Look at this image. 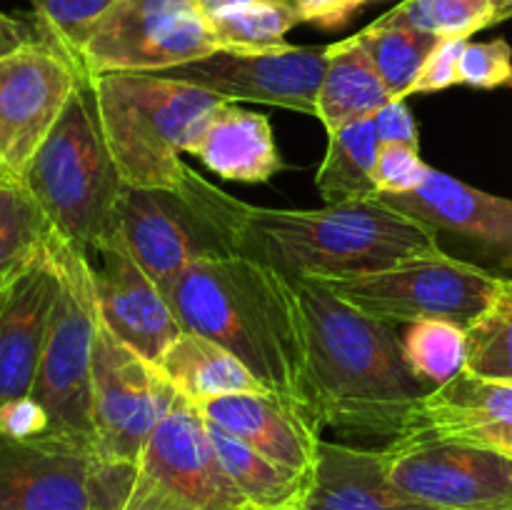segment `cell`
Listing matches in <instances>:
<instances>
[{"instance_id":"cell-1","label":"cell","mask_w":512,"mask_h":510,"mask_svg":"<svg viewBox=\"0 0 512 510\" xmlns=\"http://www.w3.org/2000/svg\"><path fill=\"white\" fill-rule=\"evenodd\" d=\"M308 345V408L320 428L360 443H393L433 390L405 360L393 323L340 300L325 283L293 278Z\"/></svg>"},{"instance_id":"cell-2","label":"cell","mask_w":512,"mask_h":510,"mask_svg":"<svg viewBox=\"0 0 512 510\" xmlns=\"http://www.w3.org/2000/svg\"><path fill=\"white\" fill-rule=\"evenodd\" d=\"M163 293L183 330L215 340L265 390L308 408V345L293 278L238 253L185 265Z\"/></svg>"},{"instance_id":"cell-3","label":"cell","mask_w":512,"mask_h":510,"mask_svg":"<svg viewBox=\"0 0 512 510\" xmlns=\"http://www.w3.org/2000/svg\"><path fill=\"white\" fill-rule=\"evenodd\" d=\"M435 253L433 233L380 198L318 210L250 205L243 235V255L288 278H348Z\"/></svg>"},{"instance_id":"cell-4","label":"cell","mask_w":512,"mask_h":510,"mask_svg":"<svg viewBox=\"0 0 512 510\" xmlns=\"http://www.w3.org/2000/svg\"><path fill=\"white\" fill-rule=\"evenodd\" d=\"M105 143L125 185L175 188L190 165L180 153L200 138L220 95L160 73H110L90 80Z\"/></svg>"},{"instance_id":"cell-5","label":"cell","mask_w":512,"mask_h":510,"mask_svg":"<svg viewBox=\"0 0 512 510\" xmlns=\"http://www.w3.org/2000/svg\"><path fill=\"white\" fill-rule=\"evenodd\" d=\"M23 185L70 245L90 255L110 240L125 183L105 143L90 78L80 80L30 160Z\"/></svg>"},{"instance_id":"cell-6","label":"cell","mask_w":512,"mask_h":510,"mask_svg":"<svg viewBox=\"0 0 512 510\" xmlns=\"http://www.w3.org/2000/svg\"><path fill=\"white\" fill-rule=\"evenodd\" d=\"M250 205L188 170L175 188L125 185L110 240L163 288L185 265L243 253ZM108 240V243H110Z\"/></svg>"},{"instance_id":"cell-7","label":"cell","mask_w":512,"mask_h":510,"mask_svg":"<svg viewBox=\"0 0 512 510\" xmlns=\"http://www.w3.org/2000/svg\"><path fill=\"white\" fill-rule=\"evenodd\" d=\"M60 290L50 313L43 355L30 395L45 408L50 430L45 438L73 445L95 458L93 358L98 338V300L90 255L53 230L50 235Z\"/></svg>"},{"instance_id":"cell-8","label":"cell","mask_w":512,"mask_h":510,"mask_svg":"<svg viewBox=\"0 0 512 510\" xmlns=\"http://www.w3.org/2000/svg\"><path fill=\"white\" fill-rule=\"evenodd\" d=\"M505 278L448 253L415 255L390 268L320 280L340 300L385 323L438 318L470 328L488 310Z\"/></svg>"},{"instance_id":"cell-9","label":"cell","mask_w":512,"mask_h":510,"mask_svg":"<svg viewBox=\"0 0 512 510\" xmlns=\"http://www.w3.org/2000/svg\"><path fill=\"white\" fill-rule=\"evenodd\" d=\"M223 50L198 0H113L78 48L85 78L165 73Z\"/></svg>"},{"instance_id":"cell-10","label":"cell","mask_w":512,"mask_h":510,"mask_svg":"<svg viewBox=\"0 0 512 510\" xmlns=\"http://www.w3.org/2000/svg\"><path fill=\"white\" fill-rule=\"evenodd\" d=\"M178 390L160 368L98 325L93 358L95 460L135 463Z\"/></svg>"},{"instance_id":"cell-11","label":"cell","mask_w":512,"mask_h":510,"mask_svg":"<svg viewBox=\"0 0 512 510\" xmlns=\"http://www.w3.org/2000/svg\"><path fill=\"white\" fill-rule=\"evenodd\" d=\"M83 78L78 63L43 33L0 58V160L10 178L23 183Z\"/></svg>"},{"instance_id":"cell-12","label":"cell","mask_w":512,"mask_h":510,"mask_svg":"<svg viewBox=\"0 0 512 510\" xmlns=\"http://www.w3.org/2000/svg\"><path fill=\"white\" fill-rule=\"evenodd\" d=\"M390 478L440 510H512V458L445 440L385 445Z\"/></svg>"},{"instance_id":"cell-13","label":"cell","mask_w":512,"mask_h":510,"mask_svg":"<svg viewBox=\"0 0 512 510\" xmlns=\"http://www.w3.org/2000/svg\"><path fill=\"white\" fill-rule=\"evenodd\" d=\"M328 48L278 45L265 50H218L160 75L200 85L228 103H263L315 115Z\"/></svg>"},{"instance_id":"cell-14","label":"cell","mask_w":512,"mask_h":510,"mask_svg":"<svg viewBox=\"0 0 512 510\" xmlns=\"http://www.w3.org/2000/svg\"><path fill=\"white\" fill-rule=\"evenodd\" d=\"M138 465L195 510H258L220 463L205 415L183 395L155 425Z\"/></svg>"},{"instance_id":"cell-15","label":"cell","mask_w":512,"mask_h":510,"mask_svg":"<svg viewBox=\"0 0 512 510\" xmlns=\"http://www.w3.org/2000/svg\"><path fill=\"white\" fill-rule=\"evenodd\" d=\"M375 198L425 225L440 250L448 240H455L488 263L512 270L510 198L485 193L435 168L410 193H380Z\"/></svg>"},{"instance_id":"cell-16","label":"cell","mask_w":512,"mask_h":510,"mask_svg":"<svg viewBox=\"0 0 512 510\" xmlns=\"http://www.w3.org/2000/svg\"><path fill=\"white\" fill-rule=\"evenodd\" d=\"M93 288L100 323L118 340L158 365L165 350L185 333L163 288L118 243L100 245Z\"/></svg>"},{"instance_id":"cell-17","label":"cell","mask_w":512,"mask_h":510,"mask_svg":"<svg viewBox=\"0 0 512 510\" xmlns=\"http://www.w3.org/2000/svg\"><path fill=\"white\" fill-rule=\"evenodd\" d=\"M405 440H445L498 450L512 458V383L485 380L463 370L415 403Z\"/></svg>"},{"instance_id":"cell-18","label":"cell","mask_w":512,"mask_h":510,"mask_svg":"<svg viewBox=\"0 0 512 510\" xmlns=\"http://www.w3.org/2000/svg\"><path fill=\"white\" fill-rule=\"evenodd\" d=\"M58 290L60 273L48 238L0 288V403L33 390Z\"/></svg>"},{"instance_id":"cell-19","label":"cell","mask_w":512,"mask_h":510,"mask_svg":"<svg viewBox=\"0 0 512 510\" xmlns=\"http://www.w3.org/2000/svg\"><path fill=\"white\" fill-rule=\"evenodd\" d=\"M95 458L50 438H0V510H93Z\"/></svg>"},{"instance_id":"cell-20","label":"cell","mask_w":512,"mask_h":510,"mask_svg":"<svg viewBox=\"0 0 512 510\" xmlns=\"http://www.w3.org/2000/svg\"><path fill=\"white\" fill-rule=\"evenodd\" d=\"M200 413L288 468L313 473L320 425L305 405L275 393H235L198 403Z\"/></svg>"},{"instance_id":"cell-21","label":"cell","mask_w":512,"mask_h":510,"mask_svg":"<svg viewBox=\"0 0 512 510\" xmlns=\"http://www.w3.org/2000/svg\"><path fill=\"white\" fill-rule=\"evenodd\" d=\"M303 510H440L415 500L390 478L388 450L320 440Z\"/></svg>"},{"instance_id":"cell-22","label":"cell","mask_w":512,"mask_h":510,"mask_svg":"<svg viewBox=\"0 0 512 510\" xmlns=\"http://www.w3.org/2000/svg\"><path fill=\"white\" fill-rule=\"evenodd\" d=\"M188 153L203 160L215 175L235 183H268L283 170L270 120L228 100L215 110Z\"/></svg>"},{"instance_id":"cell-23","label":"cell","mask_w":512,"mask_h":510,"mask_svg":"<svg viewBox=\"0 0 512 510\" xmlns=\"http://www.w3.org/2000/svg\"><path fill=\"white\" fill-rule=\"evenodd\" d=\"M393 100V93L358 40L345 38L328 45V65L315 100V118L325 125L328 135L375 118Z\"/></svg>"},{"instance_id":"cell-24","label":"cell","mask_w":512,"mask_h":510,"mask_svg":"<svg viewBox=\"0 0 512 510\" xmlns=\"http://www.w3.org/2000/svg\"><path fill=\"white\" fill-rule=\"evenodd\" d=\"M158 368L178 395L195 405L235 393H270L230 350L190 330L165 350Z\"/></svg>"},{"instance_id":"cell-25","label":"cell","mask_w":512,"mask_h":510,"mask_svg":"<svg viewBox=\"0 0 512 510\" xmlns=\"http://www.w3.org/2000/svg\"><path fill=\"white\" fill-rule=\"evenodd\" d=\"M208 420V418H205ZM208 433L218 458L240 493L258 510H298L313 485V473L288 468L243 443L233 433L208 420Z\"/></svg>"},{"instance_id":"cell-26","label":"cell","mask_w":512,"mask_h":510,"mask_svg":"<svg viewBox=\"0 0 512 510\" xmlns=\"http://www.w3.org/2000/svg\"><path fill=\"white\" fill-rule=\"evenodd\" d=\"M378 145L375 118H365L328 135V150L315 175V188L325 205L358 203L378 195L373 175Z\"/></svg>"},{"instance_id":"cell-27","label":"cell","mask_w":512,"mask_h":510,"mask_svg":"<svg viewBox=\"0 0 512 510\" xmlns=\"http://www.w3.org/2000/svg\"><path fill=\"white\" fill-rule=\"evenodd\" d=\"M223 50L285 45V33L303 23L288 0H198Z\"/></svg>"},{"instance_id":"cell-28","label":"cell","mask_w":512,"mask_h":510,"mask_svg":"<svg viewBox=\"0 0 512 510\" xmlns=\"http://www.w3.org/2000/svg\"><path fill=\"white\" fill-rule=\"evenodd\" d=\"M353 38L363 45V50L373 60L380 78L385 80L395 100L408 98L410 85L415 83L418 73L423 70L425 60L430 58V53L443 40L418 28H410V25L388 23L383 18L370 23L368 28L360 30Z\"/></svg>"},{"instance_id":"cell-29","label":"cell","mask_w":512,"mask_h":510,"mask_svg":"<svg viewBox=\"0 0 512 510\" xmlns=\"http://www.w3.org/2000/svg\"><path fill=\"white\" fill-rule=\"evenodd\" d=\"M53 225L18 180H0V285L45 245Z\"/></svg>"},{"instance_id":"cell-30","label":"cell","mask_w":512,"mask_h":510,"mask_svg":"<svg viewBox=\"0 0 512 510\" xmlns=\"http://www.w3.org/2000/svg\"><path fill=\"white\" fill-rule=\"evenodd\" d=\"M465 370L478 378L512 383V280L505 278L498 295L470 328H465Z\"/></svg>"},{"instance_id":"cell-31","label":"cell","mask_w":512,"mask_h":510,"mask_svg":"<svg viewBox=\"0 0 512 510\" xmlns=\"http://www.w3.org/2000/svg\"><path fill=\"white\" fill-rule=\"evenodd\" d=\"M403 350L415 375L438 388L465 370V328L450 320H418L410 323L403 338Z\"/></svg>"},{"instance_id":"cell-32","label":"cell","mask_w":512,"mask_h":510,"mask_svg":"<svg viewBox=\"0 0 512 510\" xmlns=\"http://www.w3.org/2000/svg\"><path fill=\"white\" fill-rule=\"evenodd\" d=\"M498 18L493 0H403L383 15L388 23L410 25L435 38L468 40Z\"/></svg>"},{"instance_id":"cell-33","label":"cell","mask_w":512,"mask_h":510,"mask_svg":"<svg viewBox=\"0 0 512 510\" xmlns=\"http://www.w3.org/2000/svg\"><path fill=\"white\" fill-rule=\"evenodd\" d=\"M113 0H30L40 33L53 40L78 63V48L90 25Z\"/></svg>"},{"instance_id":"cell-34","label":"cell","mask_w":512,"mask_h":510,"mask_svg":"<svg viewBox=\"0 0 512 510\" xmlns=\"http://www.w3.org/2000/svg\"><path fill=\"white\" fill-rule=\"evenodd\" d=\"M460 85L483 90L512 88V48L508 40L465 45L460 58Z\"/></svg>"},{"instance_id":"cell-35","label":"cell","mask_w":512,"mask_h":510,"mask_svg":"<svg viewBox=\"0 0 512 510\" xmlns=\"http://www.w3.org/2000/svg\"><path fill=\"white\" fill-rule=\"evenodd\" d=\"M430 165L420 158V148L403 143H380L375 155V185L380 193H410L428 178Z\"/></svg>"},{"instance_id":"cell-36","label":"cell","mask_w":512,"mask_h":510,"mask_svg":"<svg viewBox=\"0 0 512 510\" xmlns=\"http://www.w3.org/2000/svg\"><path fill=\"white\" fill-rule=\"evenodd\" d=\"M465 45H468V40L460 38L440 40L438 48L425 60L423 70L418 73L415 83L410 85L408 95H428L460 85V58H463Z\"/></svg>"},{"instance_id":"cell-37","label":"cell","mask_w":512,"mask_h":510,"mask_svg":"<svg viewBox=\"0 0 512 510\" xmlns=\"http://www.w3.org/2000/svg\"><path fill=\"white\" fill-rule=\"evenodd\" d=\"M48 430V413L33 395H20L0 403V438L28 443V440L45 438Z\"/></svg>"},{"instance_id":"cell-38","label":"cell","mask_w":512,"mask_h":510,"mask_svg":"<svg viewBox=\"0 0 512 510\" xmlns=\"http://www.w3.org/2000/svg\"><path fill=\"white\" fill-rule=\"evenodd\" d=\"M110 510H195L175 493H170L163 483L143 473L138 465L130 483L125 485L123 495Z\"/></svg>"},{"instance_id":"cell-39","label":"cell","mask_w":512,"mask_h":510,"mask_svg":"<svg viewBox=\"0 0 512 510\" xmlns=\"http://www.w3.org/2000/svg\"><path fill=\"white\" fill-rule=\"evenodd\" d=\"M298 10L303 23H313L323 30H338L358 13L365 0H288Z\"/></svg>"},{"instance_id":"cell-40","label":"cell","mask_w":512,"mask_h":510,"mask_svg":"<svg viewBox=\"0 0 512 510\" xmlns=\"http://www.w3.org/2000/svg\"><path fill=\"white\" fill-rule=\"evenodd\" d=\"M375 133L380 143H403L420 148L418 125L405 100H393L375 115Z\"/></svg>"},{"instance_id":"cell-41","label":"cell","mask_w":512,"mask_h":510,"mask_svg":"<svg viewBox=\"0 0 512 510\" xmlns=\"http://www.w3.org/2000/svg\"><path fill=\"white\" fill-rule=\"evenodd\" d=\"M40 28L38 23L28 18H18V15L0 13V58L15 50L18 45L28 43V40L38 38Z\"/></svg>"},{"instance_id":"cell-42","label":"cell","mask_w":512,"mask_h":510,"mask_svg":"<svg viewBox=\"0 0 512 510\" xmlns=\"http://www.w3.org/2000/svg\"><path fill=\"white\" fill-rule=\"evenodd\" d=\"M493 3L495 8H498V18H495V23L512 18V0H493Z\"/></svg>"},{"instance_id":"cell-43","label":"cell","mask_w":512,"mask_h":510,"mask_svg":"<svg viewBox=\"0 0 512 510\" xmlns=\"http://www.w3.org/2000/svg\"><path fill=\"white\" fill-rule=\"evenodd\" d=\"M0 180H13V178H10L8 173H5V168H3V160H0Z\"/></svg>"},{"instance_id":"cell-44","label":"cell","mask_w":512,"mask_h":510,"mask_svg":"<svg viewBox=\"0 0 512 510\" xmlns=\"http://www.w3.org/2000/svg\"><path fill=\"white\" fill-rule=\"evenodd\" d=\"M18 270H20V268H18ZM5 283H8V280H5ZM5 283H3V285H5ZM3 285H0V288H3Z\"/></svg>"},{"instance_id":"cell-45","label":"cell","mask_w":512,"mask_h":510,"mask_svg":"<svg viewBox=\"0 0 512 510\" xmlns=\"http://www.w3.org/2000/svg\"><path fill=\"white\" fill-rule=\"evenodd\" d=\"M298 510H303V508H298Z\"/></svg>"},{"instance_id":"cell-46","label":"cell","mask_w":512,"mask_h":510,"mask_svg":"<svg viewBox=\"0 0 512 510\" xmlns=\"http://www.w3.org/2000/svg\"><path fill=\"white\" fill-rule=\"evenodd\" d=\"M365 3H368V0H365Z\"/></svg>"}]
</instances>
